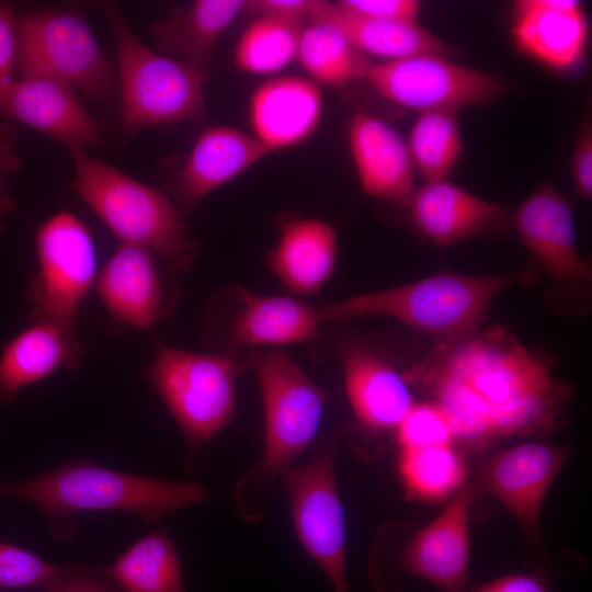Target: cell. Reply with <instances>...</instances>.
I'll list each match as a JSON object with an SVG mask.
<instances>
[{
    "label": "cell",
    "instance_id": "cell-30",
    "mask_svg": "<svg viewBox=\"0 0 592 592\" xmlns=\"http://www.w3.org/2000/svg\"><path fill=\"white\" fill-rule=\"evenodd\" d=\"M407 145L414 172L424 182L447 179L463 152L457 112L418 113Z\"/></svg>",
    "mask_w": 592,
    "mask_h": 592
},
{
    "label": "cell",
    "instance_id": "cell-25",
    "mask_svg": "<svg viewBox=\"0 0 592 592\" xmlns=\"http://www.w3.org/2000/svg\"><path fill=\"white\" fill-rule=\"evenodd\" d=\"M247 8L244 0H195L151 25L158 52L194 68L204 80L215 46Z\"/></svg>",
    "mask_w": 592,
    "mask_h": 592
},
{
    "label": "cell",
    "instance_id": "cell-19",
    "mask_svg": "<svg viewBox=\"0 0 592 592\" xmlns=\"http://www.w3.org/2000/svg\"><path fill=\"white\" fill-rule=\"evenodd\" d=\"M323 112L319 84L299 76L274 77L251 94L253 136L271 152L301 144L318 128Z\"/></svg>",
    "mask_w": 592,
    "mask_h": 592
},
{
    "label": "cell",
    "instance_id": "cell-38",
    "mask_svg": "<svg viewBox=\"0 0 592 592\" xmlns=\"http://www.w3.org/2000/svg\"><path fill=\"white\" fill-rule=\"evenodd\" d=\"M18 18L13 7L0 1V87L13 78L18 64Z\"/></svg>",
    "mask_w": 592,
    "mask_h": 592
},
{
    "label": "cell",
    "instance_id": "cell-15",
    "mask_svg": "<svg viewBox=\"0 0 592 592\" xmlns=\"http://www.w3.org/2000/svg\"><path fill=\"white\" fill-rule=\"evenodd\" d=\"M520 239L542 267L565 284L587 283L591 267L580 255L572 208L550 182H542L511 216Z\"/></svg>",
    "mask_w": 592,
    "mask_h": 592
},
{
    "label": "cell",
    "instance_id": "cell-3",
    "mask_svg": "<svg viewBox=\"0 0 592 592\" xmlns=\"http://www.w3.org/2000/svg\"><path fill=\"white\" fill-rule=\"evenodd\" d=\"M210 489L115 471L87 460L67 463L18 482H0V499L34 503L53 519L82 511H123L156 523L178 510L205 502Z\"/></svg>",
    "mask_w": 592,
    "mask_h": 592
},
{
    "label": "cell",
    "instance_id": "cell-31",
    "mask_svg": "<svg viewBox=\"0 0 592 592\" xmlns=\"http://www.w3.org/2000/svg\"><path fill=\"white\" fill-rule=\"evenodd\" d=\"M303 22L259 15L240 35L235 62L252 75L274 73L296 59Z\"/></svg>",
    "mask_w": 592,
    "mask_h": 592
},
{
    "label": "cell",
    "instance_id": "cell-34",
    "mask_svg": "<svg viewBox=\"0 0 592 592\" xmlns=\"http://www.w3.org/2000/svg\"><path fill=\"white\" fill-rule=\"evenodd\" d=\"M396 430L401 449L446 445L454 439L446 417L434 403H414Z\"/></svg>",
    "mask_w": 592,
    "mask_h": 592
},
{
    "label": "cell",
    "instance_id": "cell-23",
    "mask_svg": "<svg viewBox=\"0 0 592 592\" xmlns=\"http://www.w3.org/2000/svg\"><path fill=\"white\" fill-rule=\"evenodd\" d=\"M341 358L346 395L358 422L374 432L396 429L414 405L405 378L363 348L349 346Z\"/></svg>",
    "mask_w": 592,
    "mask_h": 592
},
{
    "label": "cell",
    "instance_id": "cell-1",
    "mask_svg": "<svg viewBox=\"0 0 592 592\" xmlns=\"http://www.w3.org/2000/svg\"><path fill=\"white\" fill-rule=\"evenodd\" d=\"M452 338L408 377L433 398L454 439L483 449L559 424L568 391L515 338L501 329Z\"/></svg>",
    "mask_w": 592,
    "mask_h": 592
},
{
    "label": "cell",
    "instance_id": "cell-41",
    "mask_svg": "<svg viewBox=\"0 0 592 592\" xmlns=\"http://www.w3.org/2000/svg\"><path fill=\"white\" fill-rule=\"evenodd\" d=\"M46 592H118L101 578L88 571L68 569L67 572L46 589Z\"/></svg>",
    "mask_w": 592,
    "mask_h": 592
},
{
    "label": "cell",
    "instance_id": "cell-2",
    "mask_svg": "<svg viewBox=\"0 0 592 592\" xmlns=\"http://www.w3.org/2000/svg\"><path fill=\"white\" fill-rule=\"evenodd\" d=\"M264 407L261 459L234 489L236 510L247 522L264 516L271 487L312 442L328 392L315 384L285 351L271 349L251 355Z\"/></svg>",
    "mask_w": 592,
    "mask_h": 592
},
{
    "label": "cell",
    "instance_id": "cell-11",
    "mask_svg": "<svg viewBox=\"0 0 592 592\" xmlns=\"http://www.w3.org/2000/svg\"><path fill=\"white\" fill-rule=\"evenodd\" d=\"M364 79L384 99L417 113L457 112L508 90L499 75L439 55L369 62Z\"/></svg>",
    "mask_w": 592,
    "mask_h": 592
},
{
    "label": "cell",
    "instance_id": "cell-9",
    "mask_svg": "<svg viewBox=\"0 0 592 592\" xmlns=\"http://www.w3.org/2000/svg\"><path fill=\"white\" fill-rule=\"evenodd\" d=\"M34 244L37 272L27 289L30 322L75 327L98 276L93 238L77 215L60 210L38 226Z\"/></svg>",
    "mask_w": 592,
    "mask_h": 592
},
{
    "label": "cell",
    "instance_id": "cell-12",
    "mask_svg": "<svg viewBox=\"0 0 592 592\" xmlns=\"http://www.w3.org/2000/svg\"><path fill=\"white\" fill-rule=\"evenodd\" d=\"M0 116L37 129L71 147H100L105 138L75 89L46 73L0 87Z\"/></svg>",
    "mask_w": 592,
    "mask_h": 592
},
{
    "label": "cell",
    "instance_id": "cell-13",
    "mask_svg": "<svg viewBox=\"0 0 592 592\" xmlns=\"http://www.w3.org/2000/svg\"><path fill=\"white\" fill-rule=\"evenodd\" d=\"M568 457L566 448L550 443H521L492 455L479 482L534 537L545 496Z\"/></svg>",
    "mask_w": 592,
    "mask_h": 592
},
{
    "label": "cell",
    "instance_id": "cell-18",
    "mask_svg": "<svg viewBox=\"0 0 592 592\" xmlns=\"http://www.w3.org/2000/svg\"><path fill=\"white\" fill-rule=\"evenodd\" d=\"M406 201L414 228L437 246L498 229L509 219L500 204L483 200L448 179L425 181Z\"/></svg>",
    "mask_w": 592,
    "mask_h": 592
},
{
    "label": "cell",
    "instance_id": "cell-27",
    "mask_svg": "<svg viewBox=\"0 0 592 592\" xmlns=\"http://www.w3.org/2000/svg\"><path fill=\"white\" fill-rule=\"evenodd\" d=\"M312 11L337 24L363 54L380 61L418 55L451 57L455 49L419 22H391L350 14L335 3L314 1Z\"/></svg>",
    "mask_w": 592,
    "mask_h": 592
},
{
    "label": "cell",
    "instance_id": "cell-39",
    "mask_svg": "<svg viewBox=\"0 0 592 592\" xmlns=\"http://www.w3.org/2000/svg\"><path fill=\"white\" fill-rule=\"evenodd\" d=\"M467 592H554L543 577L534 573H511L483 584L476 585Z\"/></svg>",
    "mask_w": 592,
    "mask_h": 592
},
{
    "label": "cell",
    "instance_id": "cell-21",
    "mask_svg": "<svg viewBox=\"0 0 592 592\" xmlns=\"http://www.w3.org/2000/svg\"><path fill=\"white\" fill-rule=\"evenodd\" d=\"M272 153L253 135L216 125L195 139L175 180L180 198L195 204Z\"/></svg>",
    "mask_w": 592,
    "mask_h": 592
},
{
    "label": "cell",
    "instance_id": "cell-37",
    "mask_svg": "<svg viewBox=\"0 0 592 592\" xmlns=\"http://www.w3.org/2000/svg\"><path fill=\"white\" fill-rule=\"evenodd\" d=\"M571 177L577 194L583 198L592 195V125L589 119L580 129L572 149Z\"/></svg>",
    "mask_w": 592,
    "mask_h": 592
},
{
    "label": "cell",
    "instance_id": "cell-8",
    "mask_svg": "<svg viewBox=\"0 0 592 592\" xmlns=\"http://www.w3.org/2000/svg\"><path fill=\"white\" fill-rule=\"evenodd\" d=\"M20 77L52 75L92 99L115 88L112 65L87 22L77 13L39 8L18 18Z\"/></svg>",
    "mask_w": 592,
    "mask_h": 592
},
{
    "label": "cell",
    "instance_id": "cell-22",
    "mask_svg": "<svg viewBox=\"0 0 592 592\" xmlns=\"http://www.w3.org/2000/svg\"><path fill=\"white\" fill-rule=\"evenodd\" d=\"M83 345L75 327L34 321L3 344L0 354V406L59 368H77Z\"/></svg>",
    "mask_w": 592,
    "mask_h": 592
},
{
    "label": "cell",
    "instance_id": "cell-24",
    "mask_svg": "<svg viewBox=\"0 0 592 592\" xmlns=\"http://www.w3.org/2000/svg\"><path fill=\"white\" fill-rule=\"evenodd\" d=\"M238 309L225 327V338L237 345H283L320 334L319 308L288 296H262L234 288Z\"/></svg>",
    "mask_w": 592,
    "mask_h": 592
},
{
    "label": "cell",
    "instance_id": "cell-29",
    "mask_svg": "<svg viewBox=\"0 0 592 592\" xmlns=\"http://www.w3.org/2000/svg\"><path fill=\"white\" fill-rule=\"evenodd\" d=\"M103 572L125 592H185L179 556L164 532L143 537Z\"/></svg>",
    "mask_w": 592,
    "mask_h": 592
},
{
    "label": "cell",
    "instance_id": "cell-10",
    "mask_svg": "<svg viewBox=\"0 0 592 592\" xmlns=\"http://www.w3.org/2000/svg\"><path fill=\"white\" fill-rule=\"evenodd\" d=\"M292 521L306 553L334 592H350L345 566V525L335 477V445H316L305 464L282 474Z\"/></svg>",
    "mask_w": 592,
    "mask_h": 592
},
{
    "label": "cell",
    "instance_id": "cell-6",
    "mask_svg": "<svg viewBox=\"0 0 592 592\" xmlns=\"http://www.w3.org/2000/svg\"><path fill=\"white\" fill-rule=\"evenodd\" d=\"M101 8L119 64L121 129L134 134L150 126L202 119L205 115L202 76L186 62L145 45L114 3L103 2Z\"/></svg>",
    "mask_w": 592,
    "mask_h": 592
},
{
    "label": "cell",
    "instance_id": "cell-36",
    "mask_svg": "<svg viewBox=\"0 0 592 592\" xmlns=\"http://www.w3.org/2000/svg\"><path fill=\"white\" fill-rule=\"evenodd\" d=\"M18 138L19 130L11 123L0 125V236L5 229V218L15 208L5 180L21 167V158L15 151Z\"/></svg>",
    "mask_w": 592,
    "mask_h": 592
},
{
    "label": "cell",
    "instance_id": "cell-4",
    "mask_svg": "<svg viewBox=\"0 0 592 592\" xmlns=\"http://www.w3.org/2000/svg\"><path fill=\"white\" fill-rule=\"evenodd\" d=\"M75 186L84 203L122 242L148 249L178 272L197 255V243L166 194L71 147Z\"/></svg>",
    "mask_w": 592,
    "mask_h": 592
},
{
    "label": "cell",
    "instance_id": "cell-26",
    "mask_svg": "<svg viewBox=\"0 0 592 592\" xmlns=\"http://www.w3.org/2000/svg\"><path fill=\"white\" fill-rule=\"evenodd\" d=\"M337 253V232L331 225L318 218H297L282 223L267 263L287 289L311 295L331 277Z\"/></svg>",
    "mask_w": 592,
    "mask_h": 592
},
{
    "label": "cell",
    "instance_id": "cell-5",
    "mask_svg": "<svg viewBox=\"0 0 592 592\" xmlns=\"http://www.w3.org/2000/svg\"><path fill=\"white\" fill-rule=\"evenodd\" d=\"M516 274L469 276L440 273L382 292L356 295L319 307L321 321L358 316H388L419 330L457 337L474 330L492 299Z\"/></svg>",
    "mask_w": 592,
    "mask_h": 592
},
{
    "label": "cell",
    "instance_id": "cell-35",
    "mask_svg": "<svg viewBox=\"0 0 592 592\" xmlns=\"http://www.w3.org/2000/svg\"><path fill=\"white\" fill-rule=\"evenodd\" d=\"M335 4L353 15L408 23L419 22L421 10L415 0H341Z\"/></svg>",
    "mask_w": 592,
    "mask_h": 592
},
{
    "label": "cell",
    "instance_id": "cell-28",
    "mask_svg": "<svg viewBox=\"0 0 592 592\" xmlns=\"http://www.w3.org/2000/svg\"><path fill=\"white\" fill-rule=\"evenodd\" d=\"M296 59L312 81L328 87L364 79L369 64L337 24L312 9L300 34Z\"/></svg>",
    "mask_w": 592,
    "mask_h": 592
},
{
    "label": "cell",
    "instance_id": "cell-32",
    "mask_svg": "<svg viewBox=\"0 0 592 592\" xmlns=\"http://www.w3.org/2000/svg\"><path fill=\"white\" fill-rule=\"evenodd\" d=\"M399 471L406 490L426 501L458 491L466 476L464 460L451 444L401 449Z\"/></svg>",
    "mask_w": 592,
    "mask_h": 592
},
{
    "label": "cell",
    "instance_id": "cell-40",
    "mask_svg": "<svg viewBox=\"0 0 592 592\" xmlns=\"http://www.w3.org/2000/svg\"><path fill=\"white\" fill-rule=\"evenodd\" d=\"M312 4V0H255L247 1L246 10H252L259 15L306 23Z\"/></svg>",
    "mask_w": 592,
    "mask_h": 592
},
{
    "label": "cell",
    "instance_id": "cell-7",
    "mask_svg": "<svg viewBox=\"0 0 592 592\" xmlns=\"http://www.w3.org/2000/svg\"><path fill=\"white\" fill-rule=\"evenodd\" d=\"M238 373V363L227 353L186 351L157 342L145 375L189 444L198 447L231 422Z\"/></svg>",
    "mask_w": 592,
    "mask_h": 592
},
{
    "label": "cell",
    "instance_id": "cell-14",
    "mask_svg": "<svg viewBox=\"0 0 592 592\" xmlns=\"http://www.w3.org/2000/svg\"><path fill=\"white\" fill-rule=\"evenodd\" d=\"M157 258L148 249L121 244L98 273L94 286L111 320L150 329L170 315L175 299Z\"/></svg>",
    "mask_w": 592,
    "mask_h": 592
},
{
    "label": "cell",
    "instance_id": "cell-16",
    "mask_svg": "<svg viewBox=\"0 0 592 592\" xmlns=\"http://www.w3.org/2000/svg\"><path fill=\"white\" fill-rule=\"evenodd\" d=\"M477 485L463 486L446 506L406 545L403 573L425 579L444 592H467L469 515Z\"/></svg>",
    "mask_w": 592,
    "mask_h": 592
},
{
    "label": "cell",
    "instance_id": "cell-33",
    "mask_svg": "<svg viewBox=\"0 0 592 592\" xmlns=\"http://www.w3.org/2000/svg\"><path fill=\"white\" fill-rule=\"evenodd\" d=\"M30 550L0 542V588L47 589L66 572Z\"/></svg>",
    "mask_w": 592,
    "mask_h": 592
},
{
    "label": "cell",
    "instance_id": "cell-20",
    "mask_svg": "<svg viewBox=\"0 0 592 592\" xmlns=\"http://www.w3.org/2000/svg\"><path fill=\"white\" fill-rule=\"evenodd\" d=\"M346 135L362 190L383 200H406L414 189V169L402 135L363 111L351 116Z\"/></svg>",
    "mask_w": 592,
    "mask_h": 592
},
{
    "label": "cell",
    "instance_id": "cell-17",
    "mask_svg": "<svg viewBox=\"0 0 592 592\" xmlns=\"http://www.w3.org/2000/svg\"><path fill=\"white\" fill-rule=\"evenodd\" d=\"M512 36L516 47L557 71L577 67L588 45L589 22L574 0H519L513 4Z\"/></svg>",
    "mask_w": 592,
    "mask_h": 592
}]
</instances>
